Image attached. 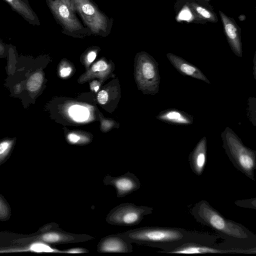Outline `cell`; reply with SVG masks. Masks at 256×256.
<instances>
[{"label": "cell", "instance_id": "obj_1", "mask_svg": "<svg viewBox=\"0 0 256 256\" xmlns=\"http://www.w3.org/2000/svg\"><path fill=\"white\" fill-rule=\"evenodd\" d=\"M132 243L160 248L162 253L190 242L214 244L220 238L176 227L144 226L121 233Z\"/></svg>", "mask_w": 256, "mask_h": 256}, {"label": "cell", "instance_id": "obj_2", "mask_svg": "<svg viewBox=\"0 0 256 256\" xmlns=\"http://www.w3.org/2000/svg\"><path fill=\"white\" fill-rule=\"evenodd\" d=\"M191 214L196 220L213 230L224 241L222 246L248 248L256 246V235L242 224L226 218L206 200L197 202Z\"/></svg>", "mask_w": 256, "mask_h": 256}, {"label": "cell", "instance_id": "obj_3", "mask_svg": "<svg viewBox=\"0 0 256 256\" xmlns=\"http://www.w3.org/2000/svg\"><path fill=\"white\" fill-rule=\"evenodd\" d=\"M222 147L229 160L238 170L254 181L256 151L246 146L241 139L227 126L221 133Z\"/></svg>", "mask_w": 256, "mask_h": 256}, {"label": "cell", "instance_id": "obj_4", "mask_svg": "<svg viewBox=\"0 0 256 256\" xmlns=\"http://www.w3.org/2000/svg\"><path fill=\"white\" fill-rule=\"evenodd\" d=\"M153 210L152 207L122 203L112 209L106 215V220L112 225L132 226L139 224L145 216L152 214Z\"/></svg>", "mask_w": 256, "mask_h": 256}, {"label": "cell", "instance_id": "obj_5", "mask_svg": "<svg viewBox=\"0 0 256 256\" xmlns=\"http://www.w3.org/2000/svg\"><path fill=\"white\" fill-rule=\"evenodd\" d=\"M162 254H255L256 246L248 248H233L220 244H210L190 242L182 244L176 248Z\"/></svg>", "mask_w": 256, "mask_h": 256}, {"label": "cell", "instance_id": "obj_6", "mask_svg": "<svg viewBox=\"0 0 256 256\" xmlns=\"http://www.w3.org/2000/svg\"><path fill=\"white\" fill-rule=\"evenodd\" d=\"M56 223L46 225L41 232L34 238V240H39L48 244H61L84 242L94 239L86 234H76L63 230Z\"/></svg>", "mask_w": 256, "mask_h": 256}, {"label": "cell", "instance_id": "obj_7", "mask_svg": "<svg viewBox=\"0 0 256 256\" xmlns=\"http://www.w3.org/2000/svg\"><path fill=\"white\" fill-rule=\"evenodd\" d=\"M103 183L105 186H114L118 198H123L132 194L138 190L141 186L136 176L129 172L118 176L107 174L103 179Z\"/></svg>", "mask_w": 256, "mask_h": 256}, {"label": "cell", "instance_id": "obj_8", "mask_svg": "<svg viewBox=\"0 0 256 256\" xmlns=\"http://www.w3.org/2000/svg\"><path fill=\"white\" fill-rule=\"evenodd\" d=\"M224 34L232 52L238 57L242 56L241 28L234 18L219 10Z\"/></svg>", "mask_w": 256, "mask_h": 256}, {"label": "cell", "instance_id": "obj_9", "mask_svg": "<svg viewBox=\"0 0 256 256\" xmlns=\"http://www.w3.org/2000/svg\"><path fill=\"white\" fill-rule=\"evenodd\" d=\"M132 242L121 233L102 238L97 244L100 253H130L132 252Z\"/></svg>", "mask_w": 256, "mask_h": 256}, {"label": "cell", "instance_id": "obj_10", "mask_svg": "<svg viewBox=\"0 0 256 256\" xmlns=\"http://www.w3.org/2000/svg\"><path fill=\"white\" fill-rule=\"evenodd\" d=\"M142 63L141 72L145 80V87L150 92L155 94L158 92L160 78L157 62L152 58L144 56Z\"/></svg>", "mask_w": 256, "mask_h": 256}, {"label": "cell", "instance_id": "obj_11", "mask_svg": "<svg viewBox=\"0 0 256 256\" xmlns=\"http://www.w3.org/2000/svg\"><path fill=\"white\" fill-rule=\"evenodd\" d=\"M207 158V140L202 138L190 152L188 160L192 172L198 176L204 172Z\"/></svg>", "mask_w": 256, "mask_h": 256}, {"label": "cell", "instance_id": "obj_12", "mask_svg": "<svg viewBox=\"0 0 256 256\" xmlns=\"http://www.w3.org/2000/svg\"><path fill=\"white\" fill-rule=\"evenodd\" d=\"M166 57L174 67L182 74L210 84V80L196 66L170 52L166 54Z\"/></svg>", "mask_w": 256, "mask_h": 256}, {"label": "cell", "instance_id": "obj_13", "mask_svg": "<svg viewBox=\"0 0 256 256\" xmlns=\"http://www.w3.org/2000/svg\"><path fill=\"white\" fill-rule=\"evenodd\" d=\"M186 0L200 24H204L208 22H218L217 15L210 4L202 3L196 0Z\"/></svg>", "mask_w": 256, "mask_h": 256}, {"label": "cell", "instance_id": "obj_14", "mask_svg": "<svg viewBox=\"0 0 256 256\" xmlns=\"http://www.w3.org/2000/svg\"><path fill=\"white\" fill-rule=\"evenodd\" d=\"M156 118L171 124L188 126L193 124L194 118L191 114L176 108H168L162 111Z\"/></svg>", "mask_w": 256, "mask_h": 256}, {"label": "cell", "instance_id": "obj_15", "mask_svg": "<svg viewBox=\"0 0 256 256\" xmlns=\"http://www.w3.org/2000/svg\"><path fill=\"white\" fill-rule=\"evenodd\" d=\"M15 12L20 15L29 24L39 26V19L30 6L28 0H4Z\"/></svg>", "mask_w": 256, "mask_h": 256}, {"label": "cell", "instance_id": "obj_16", "mask_svg": "<svg viewBox=\"0 0 256 256\" xmlns=\"http://www.w3.org/2000/svg\"><path fill=\"white\" fill-rule=\"evenodd\" d=\"M48 246V244L39 240H34L32 243L20 247H12L0 249V253H12L32 252L36 253L42 252H57Z\"/></svg>", "mask_w": 256, "mask_h": 256}, {"label": "cell", "instance_id": "obj_17", "mask_svg": "<svg viewBox=\"0 0 256 256\" xmlns=\"http://www.w3.org/2000/svg\"><path fill=\"white\" fill-rule=\"evenodd\" d=\"M174 10L176 13V18L178 21L184 20L188 22L200 24L186 0H178L174 4Z\"/></svg>", "mask_w": 256, "mask_h": 256}, {"label": "cell", "instance_id": "obj_18", "mask_svg": "<svg viewBox=\"0 0 256 256\" xmlns=\"http://www.w3.org/2000/svg\"><path fill=\"white\" fill-rule=\"evenodd\" d=\"M70 116L76 121L83 122L89 116L88 110L82 106L74 105L72 106L68 110Z\"/></svg>", "mask_w": 256, "mask_h": 256}, {"label": "cell", "instance_id": "obj_19", "mask_svg": "<svg viewBox=\"0 0 256 256\" xmlns=\"http://www.w3.org/2000/svg\"><path fill=\"white\" fill-rule=\"evenodd\" d=\"M42 76L40 72H36L32 75L28 80L26 86L30 92H36L40 87L42 82Z\"/></svg>", "mask_w": 256, "mask_h": 256}, {"label": "cell", "instance_id": "obj_20", "mask_svg": "<svg viewBox=\"0 0 256 256\" xmlns=\"http://www.w3.org/2000/svg\"><path fill=\"white\" fill-rule=\"evenodd\" d=\"M12 144V140H6L0 142V165L8 158Z\"/></svg>", "mask_w": 256, "mask_h": 256}, {"label": "cell", "instance_id": "obj_21", "mask_svg": "<svg viewBox=\"0 0 256 256\" xmlns=\"http://www.w3.org/2000/svg\"><path fill=\"white\" fill-rule=\"evenodd\" d=\"M8 204L0 195V220L5 221L9 219L11 212Z\"/></svg>", "mask_w": 256, "mask_h": 256}, {"label": "cell", "instance_id": "obj_22", "mask_svg": "<svg viewBox=\"0 0 256 256\" xmlns=\"http://www.w3.org/2000/svg\"><path fill=\"white\" fill-rule=\"evenodd\" d=\"M253 110L256 112V98H250L248 102V116L254 126H256V114L253 112Z\"/></svg>", "mask_w": 256, "mask_h": 256}, {"label": "cell", "instance_id": "obj_23", "mask_svg": "<svg viewBox=\"0 0 256 256\" xmlns=\"http://www.w3.org/2000/svg\"><path fill=\"white\" fill-rule=\"evenodd\" d=\"M234 204L238 206L249 208L252 209H256V198L238 200L234 202Z\"/></svg>", "mask_w": 256, "mask_h": 256}, {"label": "cell", "instance_id": "obj_24", "mask_svg": "<svg viewBox=\"0 0 256 256\" xmlns=\"http://www.w3.org/2000/svg\"><path fill=\"white\" fill-rule=\"evenodd\" d=\"M107 67V64L104 62L99 61L93 66L92 70L94 72L102 71L106 70Z\"/></svg>", "mask_w": 256, "mask_h": 256}, {"label": "cell", "instance_id": "obj_25", "mask_svg": "<svg viewBox=\"0 0 256 256\" xmlns=\"http://www.w3.org/2000/svg\"><path fill=\"white\" fill-rule=\"evenodd\" d=\"M108 100V94L106 91L102 90L98 95V102L102 104H104Z\"/></svg>", "mask_w": 256, "mask_h": 256}, {"label": "cell", "instance_id": "obj_26", "mask_svg": "<svg viewBox=\"0 0 256 256\" xmlns=\"http://www.w3.org/2000/svg\"><path fill=\"white\" fill-rule=\"evenodd\" d=\"M83 12L87 15H92L94 13V7L88 4H85L82 6Z\"/></svg>", "mask_w": 256, "mask_h": 256}, {"label": "cell", "instance_id": "obj_27", "mask_svg": "<svg viewBox=\"0 0 256 256\" xmlns=\"http://www.w3.org/2000/svg\"><path fill=\"white\" fill-rule=\"evenodd\" d=\"M71 70V68L69 67L63 68L60 70V75L62 77L67 76L70 74Z\"/></svg>", "mask_w": 256, "mask_h": 256}, {"label": "cell", "instance_id": "obj_28", "mask_svg": "<svg viewBox=\"0 0 256 256\" xmlns=\"http://www.w3.org/2000/svg\"><path fill=\"white\" fill-rule=\"evenodd\" d=\"M80 137L78 136H76V134H70L68 136V139L69 140L72 142V143H76L79 140H80Z\"/></svg>", "mask_w": 256, "mask_h": 256}, {"label": "cell", "instance_id": "obj_29", "mask_svg": "<svg viewBox=\"0 0 256 256\" xmlns=\"http://www.w3.org/2000/svg\"><path fill=\"white\" fill-rule=\"evenodd\" d=\"M96 57V54L94 52H91L88 55V60L90 62H92Z\"/></svg>", "mask_w": 256, "mask_h": 256}, {"label": "cell", "instance_id": "obj_30", "mask_svg": "<svg viewBox=\"0 0 256 256\" xmlns=\"http://www.w3.org/2000/svg\"><path fill=\"white\" fill-rule=\"evenodd\" d=\"M256 52H255V54H254V60H253V63H254V66H253V74H254V79H256Z\"/></svg>", "mask_w": 256, "mask_h": 256}, {"label": "cell", "instance_id": "obj_31", "mask_svg": "<svg viewBox=\"0 0 256 256\" xmlns=\"http://www.w3.org/2000/svg\"><path fill=\"white\" fill-rule=\"evenodd\" d=\"M6 46L0 40V53H2L5 50Z\"/></svg>", "mask_w": 256, "mask_h": 256}, {"label": "cell", "instance_id": "obj_32", "mask_svg": "<svg viewBox=\"0 0 256 256\" xmlns=\"http://www.w3.org/2000/svg\"><path fill=\"white\" fill-rule=\"evenodd\" d=\"M204 4H209L211 0H196Z\"/></svg>", "mask_w": 256, "mask_h": 256}, {"label": "cell", "instance_id": "obj_33", "mask_svg": "<svg viewBox=\"0 0 256 256\" xmlns=\"http://www.w3.org/2000/svg\"><path fill=\"white\" fill-rule=\"evenodd\" d=\"M98 88H99V86H96L94 88V90H95L96 92V91L98 90Z\"/></svg>", "mask_w": 256, "mask_h": 256}]
</instances>
